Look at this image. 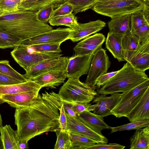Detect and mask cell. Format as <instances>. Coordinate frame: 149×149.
Segmentation results:
<instances>
[{"label":"cell","mask_w":149,"mask_h":149,"mask_svg":"<svg viewBox=\"0 0 149 149\" xmlns=\"http://www.w3.org/2000/svg\"><path fill=\"white\" fill-rule=\"evenodd\" d=\"M62 103L57 93L45 91L28 106L16 109L15 124L20 140L28 142L36 136L60 130L59 110Z\"/></svg>","instance_id":"obj_1"},{"label":"cell","mask_w":149,"mask_h":149,"mask_svg":"<svg viewBox=\"0 0 149 149\" xmlns=\"http://www.w3.org/2000/svg\"><path fill=\"white\" fill-rule=\"evenodd\" d=\"M25 82L0 72V86L18 84Z\"/></svg>","instance_id":"obj_42"},{"label":"cell","mask_w":149,"mask_h":149,"mask_svg":"<svg viewBox=\"0 0 149 149\" xmlns=\"http://www.w3.org/2000/svg\"><path fill=\"white\" fill-rule=\"evenodd\" d=\"M128 62L136 70L145 72L149 68V39L140 43Z\"/></svg>","instance_id":"obj_16"},{"label":"cell","mask_w":149,"mask_h":149,"mask_svg":"<svg viewBox=\"0 0 149 149\" xmlns=\"http://www.w3.org/2000/svg\"><path fill=\"white\" fill-rule=\"evenodd\" d=\"M118 71L119 70L107 72L101 76L97 79L96 86L98 88H100L117 74Z\"/></svg>","instance_id":"obj_43"},{"label":"cell","mask_w":149,"mask_h":149,"mask_svg":"<svg viewBox=\"0 0 149 149\" xmlns=\"http://www.w3.org/2000/svg\"><path fill=\"white\" fill-rule=\"evenodd\" d=\"M10 54L15 61L27 72L33 66L45 60L59 58L61 53H45L29 51L26 47L19 45L14 47Z\"/></svg>","instance_id":"obj_7"},{"label":"cell","mask_w":149,"mask_h":149,"mask_svg":"<svg viewBox=\"0 0 149 149\" xmlns=\"http://www.w3.org/2000/svg\"><path fill=\"white\" fill-rule=\"evenodd\" d=\"M69 132L72 141V149H88L92 145L98 143L78 133L70 131Z\"/></svg>","instance_id":"obj_29"},{"label":"cell","mask_w":149,"mask_h":149,"mask_svg":"<svg viewBox=\"0 0 149 149\" xmlns=\"http://www.w3.org/2000/svg\"><path fill=\"white\" fill-rule=\"evenodd\" d=\"M22 0H0V11L11 12L19 10Z\"/></svg>","instance_id":"obj_39"},{"label":"cell","mask_w":149,"mask_h":149,"mask_svg":"<svg viewBox=\"0 0 149 149\" xmlns=\"http://www.w3.org/2000/svg\"><path fill=\"white\" fill-rule=\"evenodd\" d=\"M0 72L16 78L24 82L27 80L22 74L13 68L7 60H0Z\"/></svg>","instance_id":"obj_36"},{"label":"cell","mask_w":149,"mask_h":149,"mask_svg":"<svg viewBox=\"0 0 149 149\" xmlns=\"http://www.w3.org/2000/svg\"><path fill=\"white\" fill-rule=\"evenodd\" d=\"M149 87V79L121 93L120 101L111 111L116 118L126 117Z\"/></svg>","instance_id":"obj_6"},{"label":"cell","mask_w":149,"mask_h":149,"mask_svg":"<svg viewBox=\"0 0 149 149\" xmlns=\"http://www.w3.org/2000/svg\"><path fill=\"white\" fill-rule=\"evenodd\" d=\"M121 95L118 93L111 94L109 96L103 94L97 95L93 100V102L95 103L93 113L103 118L111 115V111L120 101Z\"/></svg>","instance_id":"obj_13"},{"label":"cell","mask_w":149,"mask_h":149,"mask_svg":"<svg viewBox=\"0 0 149 149\" xmlns=\"http://www.w3.org/2000/svg\"><path fill=\"white\" fill-rule=\"evenodd\" d=\"M97 0H66L74 7L73 14L75 15L91 8Z\"/></svg>","instance_id":"obj_34"},{"label":"cell","mask_w":149,"mask_h":149,"mask_svg":"<svg viewBox=\"0 0 149 149\" xmlns=\"http://www.w3.org/2000/svg\"><path fill=\"white\" fill-rule=\"evenodd\" d=\"M122 42L124 59L128 62L141 43L138 38L131 32L122 36Z\"/></svg>","instance_id":"obj_26"},{"label":"cell","mask_w":149,"mask_h":149,"mask_svg":"<svg viewBox=\"0 0 149 149\" xmlns=\"http://www.w3.org/2000/svg\"><path fill=\"white\" fill-rule=\"evenodd\" d=\"M48 22L52 26H65L69 27L73 31L76 30L79 26L77 17L72 13L63 16L52 17Z\"/></svg>","instance_id":"obj_28"},{"label":"cell","mask_w":149,"mask_h":149,"mask_svg":"<svg viewBox=\"0 0 149 149\" xmlns=\"http://www.w3.org/2000/svg\"><path fill=\"white\" fill-rule=\"evenodd\" d=\"M66 0H22L19 10L36 12L47 6L53 5L56 8Z\"/></svg>","instance_id":"obj_27"},{"label":"cell","mask_w":149,"mask_h":149,"mask_svg":"<svg viewBox=\"0 0 149 149\" xmlns=\"http://www.w3.org/2000/svg\"><path fill=\"white\" fill-rule=\"evenodd\" d=\"M40 89L20 93L13 94H6L0 96V104L4 102L16 109L26 107L37 97Z\"/></svg>","instance_id":"obj_14"},{"label":"cell","mask_w":149,"mask_h":149,"mask_svg":"<svg viewBox=\"0 0 149 149\" xmlns=\"http://www.w3.org/2000/svg\"><path fill=\"white\" fill-rule=\"evenodd\" d=\"M143 10H139L131 14V31L133 32L140 27L149 24L143 13Z\"/></svg>","instance_id":"obj_35"},{"label":"cell","mask_w":149,"mask_h":149,"mask_svg":"<svg viewBox=\"0 0 149 149\" xmlns=\"http://www.w3.org/2000/svg\"><path fill=\"white\" fill-rule=\"evenodd\" d=\"M67 130L84 136L98 143H107L108 140L102 134L93 131L83 123L77 116H73L66 113Z\"/></svg>","instance_id":"obj_12"},{"label":"cell","mask_w":149,"mask_h":149,"mask_svg":"<svg viewBox=\"0 0 149 149\" xmlns=\"http://www.w3.org/2000/svg\"><path fill=\"white\" fill-rule=\"evenodd\" d=\"M105 39V36L100 33H95L85 38L74 47V55H84L95 52L102 47Z\"/></svg>","instance_id":"obj_15"},{"label":"cell","mask_w":149,"mask_h":149,"mask_svg":"<svg viewBox=\"0 0 149 149\" xmlns=\"http://www.w3.org/2000/svg\"><path fill=\"white\" fill-rule=\"evenodd\" d=\"M106 26L105 22L100 19L79 24L78 29L72 30L69 38L73 42H77L91 35L96 33Z\"/></svg>","instance_id":"obj_18"},{"label":"cell","mask_w":149,"mask_h":149,"mask_svg":"<svg viewBox=\"0 0 149 149\" xmlns=\"http://www.w3.org/2000/svg\"><path fill=\"white\" fill-rule=\"evenodd\" d=\"M126 117L130 122L149 119V87Z\"/></svg>","instance_id":"obj_19"},{"label":"cell","mask_w":149,"mask_h":149,"mask_svg":"<svg viewBox=\"0 0 149 149\" xmlns=\"http://www.w3.org/2000/svg\"><path fill=\"white\" fill-rule=\"evenodd\" d=\"M95 52L84 55H74L69 58L66 69L67 78H80L87 74Z\"/></svg>","instance_id":"obj_11"},{"label":"cell","mask_w":149,"mask_h":149,"mask_svg":"<svg viewBox=\"0 0 149 149\" xmlns=\"http://www.w3.org/2000/svg\"><path fill=\"white\" fill-rule=\"evenodd\" d=\"M3 126L2 120V119L1 115L0 112V127Z\"/></svg>","instance_id":"obj_48"},{"label":"cell","mask_w":149,"mask_h":149,"mask_svg":"<svg viewBox=\"0 0 149 149\" xmlns=\"http://www.w3.org/2000/svg\"><path fill=\"white\" fill-rule=\"evenodd\" d=\"M59 111L60 116L59 118V123L60 128V129L63 131L67 130V123L66 112L63 103Z\"/></svg>","instance_id":"obj_44"},{"label":"cell","mask_w":149,"mask_h":149,"mask_svg":"<svg viewBox=\"0 0 149 149\" xmlns=\"http://www.w3.org/2000/svg\"><path fill=\"white\" fill-rule=\"evenodd\" d=\"M0 29L19 37L22 40L53 29L36 17V12L19 10L0 11Z\"/></svg>","instance_id":"obj_2"},{"label":"cell","mask_w":149,"mask_h":149,"mask_svg":"<svg viewBox=\"0 0 149 149\" xmlns=\"http://www.w3.org/2000/svg\"><path fill=\"white\" fill-rule=\"evenodd\" d=\"M0 149H3V146L2 141L0 136Z\"/></svg>","instance_id":"obj_47"},{"label":"cell","mask_w":149,"mask_h":149,"mask_svg":"<svg viewBox=\"0 0 149 149\" xmlns=\"http://www.w3.org/2000/svg\"><path fill=\"white\" fill-rule=\"evenodd\" d=\"M109 0H97V2H103V1H109Z\"/></svg>","instance_id":"obj_49"},{"label":"cell","mask_w":149,"mask_h":149,"mask_svg":"<svg viewBox=\"0 0 149 149\" xmlns=\"http://www.w3.org/2000/svg\"><path fill=\"white\" fill-rule=\"evenodd\" d=\"M130 140V149H149V126L136 130Z\"/></svg>","instance_id":"obj_24"},{"label":"cell","mask_w":149,"mask_h":149,"mask_svg":"<svg viewBox=\"0 0 149 149\" xmlns=\"http://www.w3.org/2000/svg\"><path fill=\"white\" fill-rule=\"evenodd\" d=\"M122 36L109 32L106 39V48L119 62L125 61L122 46Z\"/></svg>","instance_id":"obj_23"},{"label":"cell","mask_w":149,"mask_h":149,"mask_svg":"<svg viewBox=\"0 0 149 149\" xmlns=\"http://www.w3.org/2000/svg\"><path fill=\"white\" fill-rule=\"evenodd\" d=\"M132 33L138 38L140 43L144 42L149 39V24L140 27Z\"/></svg>","instance_id":"obj_40"},{"label":"cell","mask_w":149,"mask_h":149,"mask_svg":"<svg viewBox=\"0 0 149 149\" xmlns=\"http://www.w3.org/2000/svg\"><path fill=\"white\" fill-rule=\"evenodd\" d=\"M145 2H147L149 1V0H141Z\"/></svg>","instance_id":"obj_50"},{"label":"cell","mask_w":149,"mask_h":149,"mask_svg":"<svg viewBox=\"0 0 149 149\" xmlns=\"http://www.w3.org/2000/svg\"><path fill=\"white\" fill-rule=\"evenodd\" d=\"M68 58L62 57L43 61L31 67L24 75L27 80L52 71L66 70Z\"/></svg>","instance_id":"obj_10"},{"label":"cell","mask_w":149,"mask_h":149,"mask_svg":"<svg viewBox=\"0 0 149 149\" xmlns=\"http://www.w3.org/2000/svg\"><path fill=\"white\" fill-rule=\"evenodd\" d=\"M56 7L53 5H49L41 8L36 12V17L39 21L47 23L51 18L54 9Z\"/></svg>","instance_id":"obj_37"},{"label":"cell","mask_w":149,"mask_h":149,"mask_svg":"<svg viewBox=\"0 0 149 149\" xmlns=\"http://www.w3.org/2000/svg\"><path fill=\"white\" fill-rule=\"evenodd\" d=\"M74 8L73 6L71 3L65 1L54 9L51 15V18L72 13L73 12Z\"/></svg>","instance_id":"obj_38"},{"label":"cell","mask_w":149,"mask_h":149,"mask_svg":"<svg viewBox=\"0 0 149 149\" xmlns=\"http://www.w3.org/2000/svg\"><path fill=\"white\" fill-rule=\"evenodd\" d=\"M149 126V119L131 122L127 124L116 127H110L111 133L118 131L136 130Z\"/></svg>","instance_id":"obj_33"},{"label":"cell","mask_w":149,"mask_h":149,"mask_svg":"<svg viewBox=\"0 0 149 149\" xmlns=\"http://www.w3.org/2000/svg\"><path fill=\"white\" fill-rule=\"evenodd\" d=\"M125 146L116 143H98L94 144L89 149H123Z\"/></svg>","instance_id":"obj_41"},{"label":"cell","mask_w":149,"mask_h":149,"mask_svg":"<svg viewBox=\"0 0 149 149\" xmlns=\"http://www.w3.org/2000/svg\"><path fill=\"white\" fill-rule=\"evenodd\" d=\"M42 88L33 81L17 84L5 86H0V96L6 94H13L29 91Z\"/></svg>","instance_id":"obj_25"},{"label":"cell","mask_w":149,"mask_h":149,"mask_svg":"<svg viewBox=\"0 0 149 149\" xmlns=\"http://www.w3.org/2000/svg\"><path fill=\"white\" fill-rule=\"evenodd\" d=\"M95 88L79 80V78H68L60 88L58 95L62 100L73 103H90L97 95Z\"/></svg>","instance_id":"obj_4"},{"label":"cell","mask_w":149,"mask_h":149,"mask_svg":"<svg viewBox=\"0 0 149 149\" xmlns=\"http://www.w3.org/2000/svg\"><path fill=\"white\" fill-rule=\"evenodd\" d=\"M61 44L59 43H45L26 47L29 51L32 52L45 53H60L62 52L60 48Z\"/></svg>","instance_id":"obj_31"},{"label":"cell","mask_w":149,"mask_h":149,"mask_svg":"<svg viewBox=\"0 0 149 149\" xmlns=\"http://www.w3.org/2000/svg\"><path fill=\"white\" fill-rule=\"evenodd\" d=\"M111 63L106 50L102 47L97 49L92 59L85 83L92 88L95 89L97 79L107 72Z\"/></svg>","instance_id":"obj_8"},{"label":"cell","mask_w":149,"mask_h":149,"mask_svg":"<svg viewBox=\"0 0 149 149\" xmlns=\"http://www.w3.org/2000/svg\"><path fill=\"white\" fill-rule=\"evenodd\" d=\"M131 14L111 18L108 23L109 32L123 36L131 31Z\"/></svg>","instance_id":"obj_21"},{"label":"cell","mask_w":149,"mask_h":149,"mask_svg":"<svg viewBox=\"0 0 149 149\" xmlns=\"http://www.w3.org/2000/svg\"><path fill=\"white\" fill-rule=\"evenodd\" d=\"M29 148L28 142L21 141L19 144V149H28Z\"/></svg>","instance_id":"obj_46"},{"label":"cell","mask_w":149,"mask_h":149,"mask_svg":"<svg viewBox=\"0 0 149 149\" xmlns=\"http://www.w3.org/2000/svg\"><path fill=\"white\" fill-rule=\"evenodd\" d=\"M0 137L3 149H19L21 141L17 130H15L9 125H6L0 127Z\"/></svg>","instance_id":"obj_22"},{"label":"cell","mask_w":149,"mask_h":149,"mask_svg":"<svg viewBox=\"0 0 149 149\" xmlns=\"http://www.w3.org/2000/svg\"><path fill=\"white\" fill-rule=\"evenodd\" d=\"M149 1L145 2L141 0H111L97 2L92 9L99 14L112 18L143 10Z\"/></svg>","instance_id":"obj_5"},{"label":"cell","mask_w":149,"mask_h":149,"mask_svg":"<svg viewBox=\"0 0 149 149\" xmlns=\"http://www.w3.org/2000/svg\"><path fill=\"white\" fill-rule=\"evenodd\" d=\"M22 41L18 37L0 29V49L14 48Z\"/></svg>","instance_id":"obj_30"},{"label":"cell","mask_w":149,"mask_h":149,"mask_svg":"<svg viewBox=\"0 0 149 149\" xmlns=\"http://www.w3.org/2000/svg\"><path fill=\"white\" fill-rule=\"evenodd\" d=\"M149 79L145 72L137 70L128 62L118 72L97 90V94L124 92Z\"/></svg>","instance_id":"obj_3"},{"label":"cell","mask_w":149,"mask_h":149,"mask_svg":"<svg viewBox=\"0 0 149 149\" xmlns=\"http://www.w3.org/2000/svg\"><path fill=\"white\" fill-rule=\"evenodd\" d=\"M72 30L70 28H58L22 40L20 45L28 47L35 45L61 43L69 39Z\"/></svg>","instance_id":"obj_9"},{"label":"cell","mask_w":149,"mask_h":149,"mask_svg":"<svg viewBox=\"0 0 149 149\" xmlns=\"http://www.w3.org/2000/svg\"><path fill=\"white\" fill-rule=\"evenodd\" d=\"M67 78L66 70L52 71L31 79L42 88H56L64 82Z\"/></svg>","instance_id":"obj_17"},{"label":"cell","mask_w":149,"mask_h":149,"mask_svg":"<svg viewBox=\"0 0 149 149\" xmlns=\"http://www.w3.org/2000/svg\"><path fill=\"white\" fill-rule=\"evenodd\" d=\"M77 116L83 123L98 134H102V130L110 129V126L104 121L103 117L91 111H84Z\"/></svg>","instance_id":"obj_20"},{"label":"cell","mask_w":149,"mask_h":149,"mask_svg":"<svg viewBox=\"0 0 149 149\" xmlns=\"http://www.w3.org/2000/svg\"><path fill=\"white\" fill-rule=\"evenodd\" d=\"M91 105L90 103H74L72 107L73 111L77 115L80 113L84 111H88V106Z\"/></svg>","instance_id":"obj_45"},{"label":"cell","mask_w":149,"mask_h":149,"mask_svg":"<svg viewBox=\"0 0 149 149\" xmlns=\"http://www.w3.org/2000/svg\"><path fill=\"white\" fill-rule=\"evenodd\" d=\"M57 139L54 149H72L71 140L69 131L61 129L55 132Z\"/></svg>","instance_id":"obj_32"}]
</instances>
